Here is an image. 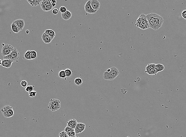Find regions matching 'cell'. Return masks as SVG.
<instances>
[{"mask_svg": "<svg viewBox=\"0 0 186 137\" xmlns=\"http://www.w3.org/2000/svg\"><path fill=\"white\" fill-rule=\"evenodd\" d=\"M59 75L60 77L62 78H65L66 77L65 70H62L60 71L59 72Z\"/></svg>", "mask_w": 186, "mask_h": 137, "instance_id": "obj_27", "label": "cell"}, {"mask_svg": "<svg viewBox=\"0 0 186 137\" xmlns=\"http://www.w3.org/2000/svg\"><path fill=\"white\" fill-rule=\"evenodd\" d=\"M2 45L3 47L1 49V55L3 57L8 56L14 49V47L10 44H2Z\"/></svg>", "mask_w": 186, "mask_h": 137, "instance_id": "obj_7", "label": "cell"}, {"mask_svg": "<svg viewBox=\"0 0 186 137\" xmlns=\"http://www.w3.org/2000/svg\"><path fill=\"white\" fill-rule=\"evenodd\" d=\"M59 137H69L68 136L66 132L64 131H62L60 132L59 134Z\"/></svg>", "mask_w": 186, "mask_h": 137, "instance_id": "obj_30", "label": "cell"}, {"mask_svg": "<svg viewBox=\"0 0 186 137\" xmlns=\"http://www.w3.org/2000/svg\"><path fill=\"white\" fill-rule=\"evenodd\" d=\"M146 17L150 28L155 30L160 29L164 22L163 17L156 13H152L147 14Z\"/></svg>", "mask_w": 186, "mask_h": 137, "instance_id": "obj_1", "label": "cell"}, {"mask_svg": "<svg viewBox=\"0 0 186 137\" xmlns=\"http://www.w3.org/2000/svg\"><path fill=\"white\" fill-rule=\"evenodd\" d=\"M60 11L61 12L62 14L65 13L67 11V10L66 7L65 6H61L60 8Z\"/></svg>", "mask_w": 186, "mask_h": 137, "instance_id": "obj_31", "label": "cell"}, {"mask_svg": "<svg viewBox=\"0 0 186 137\" xmlns=\"http://www.w3.org/2000/svg\"><path fill=\"white\" fill-rule=\"evenodd\" d=\"M42 41L46 44H49L51 42L52 40L49 36L45 35L44 34H43L41 36Z\"/></svg>", "mask_w": 186, "mask_h": 137, "instance_id": "obj_20", "label": "cell"}, {"mask_svg": "<svg viewBox=\"0 0 186 137\" xmlns=\"http://www.w3.org/2000/svg\"><path fill=\"white\" fill-rule=\"evenodd\" d=\"M2 115L5 118H9L14 116V111L13 108L9 105H6L2 107L1 109Z\"/></svg>", "mask_w": 186, "mask_h": 137, "instance_id": "obj_5", "label": "cell"}, {"mask_svg": "<svg viewBox=\"0 0 186 137\" xmlns=\"http://www.w3.org/2000/svg\"><path fill=\"white\" fill-rule=\"evenodd\" d=\"M78 123L77 120L75 119H69V121L67 122V126H69L71 128L75 129Z\"/></svg>", "mask_w": 186, "mask_h": 137, "instance_id": "obj_16", "label": "cell"}, {"mask_svg": "<svg viewBox=\"0 0 186 137\" xmlns=\"http://www.w3.org/2000/svg\"><path fill=\"white\" fill-rule=\"evenodd\" d=\"M27 2L32 6H37L40 5L42 2V0H27Z\"/></svg>", "mask_w": 186, "mask_h": 137, "instance_id": "obj_18", "label": "cell"}, {"mask_svg": "<svg viewBox=\"0 0 186 137\" xmlns=\"http://www.w3.org/2000/svg\"><path fill=\"white\" fill-rule=\"evenodd\" d=\"M11 29L13 32L15 33H18L20 32L17 27L14 23H12L11 25Z\"/></svg>", "mask_w": 186, "mask_h": 137, "instance_id": "obj_21", "label": "cell"}, {"mask_svg": "<svg viewBox=\"0 0 186 137\" xmlns=\"http://www.w3.org/2000/svg\"><path fill=\"white\" fill-rule=\"evenodd\" d=\"M84 8L85 12L89 14H94L97 12L94 10L92 8L91 6V0H88L84 5Z\"/></svg>", "mask_w": 186, "mask_h": 137, "instance_id": "obj_10", "label": "cell"}, {"mask_svg": "<svg viewBox=\"0 0 186 137\" xmlns=\"http://www.w3.org/2000/svg\"><path fill=\"white\" fill-rule=\"evenodd\" d=\"M20 85L23 87H25V88H26L27 86V81H25V80H23V81H22L21 82Z\"/></svg>", "mask_w": 186, "mask_h": 137, "instance_id": "obj_32", "label": "cell"}, {"mask_svg": "<svg viewBox=\"0 0 186 137\" xmlns=\"http://www.w3.org/2000/svg\"><path fill=\"white\" fill-rule=\"evenodd\" d=\"M20 54L16 48H14L13 51L9 55L5 57H3L4 59H9L12 60L14 62H17L20 58Z\"/></svg>", "mask_w": 186, "mask_h": 137, "instance_id": "obj_6", "label": "cell"}, {"mask_svg": "<svg viewBox=\"0 0 186 137\" xmlns=\"http://www.w3.org/2000/svg\"><path fill=\"white\" fill-rule=\"evenodd\" d=\"M61 16L63 20L67 21L69 20L72 17V14L70 11L67 10L65 13L61 14Z\"/></svg>", "mask_w": 186, "mask_h": 137, "instance_id": "obj_17", "label": "cell"}, {"mask_svg": "<svg viewBox=\"0 0 186 137\" xmlns=\"http://www.w3.org/2000/svg\"><path fill=\"white\" fill-rule=\"evenodd\" d=\"M181 15L183 18L185 19H186V10H183L181 13Z\"/></svg>", "mask_w": 186, "mask_h": 137, "instance_id": "obj_34", "label": "cell"}, {"mask_svg": "<svg viewBox=\"0 0 186 137\" xmlns=\"http://www.w3.org/2000/svg\"><path fill=\"white\" fill-rule=\"evenodd\" d=\"M52 13L54 15H57L59 13V11L58 9L57 8H54L52 10Z\"/></svg>", "mask_w": 186, "mask_h": 137, "instance_id": "obj_35", "label": "cell"}, {"mask_svg": "<svg viewBox=\"0 0 186 137\" xmlns=\"http://www.w3.org/2000/svg\"><path fill=\"white\" fill-rule=\"evenodd\" d=\"M12 23L15 24L20 31L23 30L25 25V21L23 19H17L13 21Z\"/></svg>", "mask_w": 186, "mask_h": 137, "instance_id": "obj_12", "label": "cell"}, {"mask_svg": "<svg viewBox=\"0 0 186 137\" xmlns=\"http://www.w3.org/2000/svg\"><path fill=\"white\" fill-rule=\"evenodd\" d=\"M61 101L58 99H50L47 108L51 111H57L61 108Z\"/></svg>", "mask_w": 186, "mask_h": 137, "instance_id": "obj_4", "label": "cell"}, {"mask_svg": "<svg viewBox=\"0 0 186 137\" xmlns=\"http://www.w3.org/2000/svg\"><path fill=\"white\" fill-rule=\"evenodd\" d=\"M66 133L69 137L76 136V133L75 132H67Z\"/></svg>", "mask_w": 186, "mask_h": 137, "instance_id": "obj_33", "label": "cell"}, {"mask_svg": "<svg viewBox=\"0 0 186 137\" xmlns=\"http://www.w3.org/2000/svg\"><path fill=\"white\" fill-rule=\"evenodd\" d=\"M41 7L44 12H48L53 8L52 6L51 0H42L40 4Z\"/></svg>", "mask_w": 186, "mask_h": 137, "instance_id": "obj_8", "label": "cell"}, {"mask_svg": "<svg viewBox=\"0 0 186 137\" xmlns=\"http://www.w3.org/2000/svg\"><path fill=\"white\" fill-rule=\"evenodd\" d=\"M74 83L77 85L80 86L83 84V81L81 78L80 77H77L75 79Z\"/></svg>", "mask_w": 186, "mask_h": 137, "instance_id": "obj_23", "label": "cell"}, {"mask_svg": "<svg viewBox=\"0 0 186 137\" xmlns=\"http://www.w3.org/2000/svg\"><path fill=\"white\" fill-rule=\"evenodd\" d=\"M34 88V86H33V85H29V86H27L25 88V91L29 93V92H31L32 91H33Z\"/></svg>", "mask_w": 186, "mask_h": 137, "instance_id": "obj_25", "label": "cell"}, {"mask_svg": "<svg viewBox=\"0 0 186 137\" xmlns=\"http://www.w3.org/2000/svg\"></svg>", "mask_w": 186, "mask_h": 137, "instance_id": "obj_40", "label": "cell"}, {"mask_svg": "<svg viewBox=\"0 0 186 137\" xmlns=\"http://www.w3.org/2000/svg\"><path fill=\"white\" fill-rule=\"evenodd\" d=\"M91 6L94 10L97 12L100 7V3L98 0H91Z\"/></svg>", "mask_w": 186, "mask_h": 137, "instance_id": "obj_14", "label": "cell"}, {"mask_svg": "<svg viewBox=\"0 0 186 137\" xmlns=\"http://www.w3.org/2000/svg\"><path fill=\"white\" fill-rule=\"evenodd\" d=\"M165 69L164 66L162 64H156L155 67V72L157 74L159 72L163 71Z\"/></svg>", "mask_w": 186, "mask_h": 137, "instance_id": "obj_19", "label": "cell"}, {"mask_svg": "<svg viewBox=\"0 0 186 137\" xmlns=\"http://www.w3.org/2000/svg\"><path fill=\"white\" fill-rule=\"evenodd\" d=\"M51 3L52 6V7L54 8V7H55L56 6L57 1H56V0H51Z\"/></svg>", "mask_w": 186, "mask_h": 137, "instance_id": "obj_36", "label": "cell"}, {"mask_svg": "<svg viewBox=\"0 0 186 137\" xmlns=\"http://www.w3.org/2000/svg\"><path fill=\"white\" fill-rule=\"evenodd\" d=\"M37 94V92L36 91H33L29 93V96L31 98H33L36 96Z\"/></svg>", "mask_w": 186, "mask_h": 137, "instance_id": "obj_28", "label": "cell"}, {"mask_svg": "<svg viewBox=\"0 0 186 137\" xmlns=\"http://www.w3.org/2000/svg\"><path fill=\"white\" fill-rule=\"evenodd\" d=\"M129 137V136H127V137Z\"/></svg>", "mask_w": 186, "mask_h": 137, "instance_id": "obj_39", "label": "cell"}, {"mask_svg": "<svg viewBox=\"0 0 186 137\" xmlns=\"http://www.w3.org/2000/svg\"><path fill=\"white\" fill-rule=\"evenodd\" d=\"M38 57L37 52L35 51H31V60H34L36 59Z\"/></svg>", "mask_w": 186, "mask_h": 137, "instance_id": "obj_22", "label": "cell"}, {"mask_svg": "<svg viewBox=\"0 0 186 137\" xmlns=\"http://www.w3.org/2000/svg\"><path fill=\"white\" fill-rule=\"evenodd\" d=\"M135 25L142 30H146L150 28L149 24L147 20L146 15L141 14L136 20Z\"/></svg>", "mask_w": 186, "mask_h": 137, "instance_id": "obj_3", "label": "cell"}, {"mask_svg": "<svg viewBox=\"0 0 186 137\" xmlns=\"http://www.w3.org/2000/svg\"><path fill=\"white\" fill-rule=\"evenodd\" d=\"M13 62L12 60L9 59H4L2 60L1 66L6 68H9L12 66Z\"/></svg>", "mask_w": 186, "mask_h": 137, "instance_id": "obj_13", "label": "cell"}, {"mask_svg": "<svg viewBox=\"0 0 186 137\" xmlns=\"http://www.w3.org/2000/svg\"><path fill=\"white\" fill-rule=\"evenodd\" d=\"M155 64H149L146 67L145 72L150 75H156L155 72Z\"/></svg>", "mask_w": 186, "mask_h": 137, "instance_id": "obj_9", "label": "cell"}, {"mask_svg": "<svg viewBox=\"0 0 186 137\" xmlns=\"http://www.w3.org/2000/svg\"><path fill=\"white\" fill-rule=\"evenodd\" d=\"M64 131L65 132L67 133V132H75V130L74 129H73V128H71L69 127V126H67L65 128Z\"/></svg>", "mask_w": 186, "mask_h": 137, "instance_id": "obj_29", "label": "cell"}, {"mask_svg": "<svg viewBox=\"0 0 186 137\" xmlns=\"http://www.w3.org/2000/svg\"><path fill=\"white\" fill-rule=\"evenodd\" d=\"M31 51L28 50L24 54V57L25 59L28 60H31Z\"/></svg>", "mask_w": 186, "mask_h": 137, "instance_id": "obj_24", "label": "cell"}, {"mask_svg": "<svg viewBox=\"0 0 186 137\" xmlns=\"http://www.w3.org/2000/svg\"><path fill=\"white\" fill-rule=\"evenodd\" d=\"M86 125L84 123H78L74 129L76 134H79L83 132L85 129Z\"/></svg>", "mask_w": 186, "mask_h": 137, "instance_id": "obj_11", "label": "cell"}, {"mask_svg": "<svg viewBox=\"0 0 186 137\" xmlns=\"http://www.w3.org/2000/svg\"><path fill=\"white\" fill-rule=\"evenodd\" d=\"M44 34L45 35L49 36L52 40L54 39L56 36L55 32L54 30L51 29H47V30H45L44 32Z\"/></svg>", "mask_w": 186, "mask_h": 137, "instance_id": "obj_15", "label": "cell"}, {"mask_svg": "<svg viewBox=\"0 0 186 137\" xmlns=\"http://www.w3.org/2000/svg\"><path fill=\"white\" fill-rule=\"evenodd\" d=\"M29 32H30V31H29V30H26V33H27V34H29Z\"/></svg>", "mask_w": 186, "mask_h": 137, "instance_id": "obj_37", "label": "cell"}, {"mask_svg": "<svg viewBox=\"0 0 186 137\" xmlns=\"http://www.w3.org/2000/svg\"><path fill=\"white\" fill-rule=\"evenodd\" d=\"M77 137L76 136H70V137Z\"/></svg>", "mask_w": 186, "mask_h": 137, "instance_id": "obj_38", "label": "cell"}, {"mask_svg": "<svg viewBox=\"0 0 186 137\" xmlns=\"http://www.w3.org/2000/svg\"><path fill=\"white\" fill-rule=\"evenodd\" d=\"M64 70L66 77H70L71 75H72V71L70 69L67 68V69H65Z\"/></svg>", "mask_w": 186, "mask_h": 137, "instance_id": "obj_26", "label": "cell"}, {"mask_svg": "<svg viewBox=\"0 0 186 137\" xmlns=\"http://www.w3.org/2000/svg\"><path fill=\"white\" fill-rule=\"evenodd\" d=\"M120 74L119 70L116 67H112L104 72L103 77L107 80H113Z\"/></svg>", "mask_w": 186, "mask_h": 137, "instance_id": "obj_2", "label": "cell"}]
</instances>
